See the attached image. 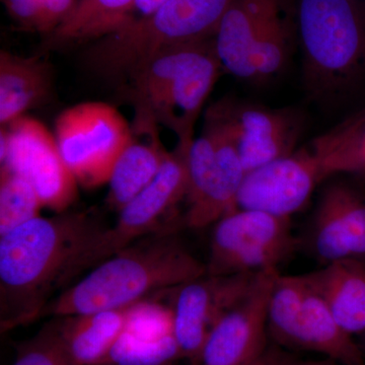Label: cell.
<instances>
[{
    "mask_svg": "<svg viewBox=\"0 0 365 365\" xmlns=\"http://www.w3.org/2000/svg\"><path fill=\"white\" fill-rule=\"evenodd\" d=\"M108 227L93 212L34 218L0 237L2 332L42 317L53 294L97 265Z\"/></svg>",
    "mask_w": 365,
    "mask_h": 365,
    "instance_id": "6da1fadb",
    "label": "cell"
},
{
    "mask_svg": "<svg viewBox=\"0 0 365 365\" xmlns=\"http://www.w3.org/2000/svg\"><path fill=\"white\" fill-rule=\"evenodd\" d=\"M206 274L173 230L130 245L98 264L45 307L42 317L79 316L126 309L153 292L174 289Z\"/></svg>",
    "mask_w": 365,
    "mask_h": 365,
    "instance_id": "7a4b0ae2",
    "label": "cell"
},
{
    "mask_svg": "<svg viewBox=\"0 0 365 365\" xmlns=\"http://www.w3.org/2000/svg\"><path fill=\"white\" fill-rule=\"evenodd\" d=\"M359 0H299L304 85L312 100L338 102L365 74V16Z\"/></svg>",
    "mask_w": 365,
    "mask_h": 365,
    "instance_id": "3957f363",
    "label": "cell"
},
{
    "mask_svg": "<svg viewBox=\"0 0 365 365\" xmlns=\"http://www.w3.org/2000/svg\"><path fill=\"white\" fill-rule=\"evenodd\" d=\"M234 0H168L146 18L86 45L85 63L113 81H126L163 50L215 38Z\"/></svg>",
    "mask_w": 365,
    "mask_h": 365,
    "instance_id": "277c9868",
    "label": "cell"
},
{
    "mask_svg": "<svg viewBox=\"0 0 365 365\" xmlns=\"http://www.w3.org/2000/svg\"><path fill=\"white\" fill-rule=\"evenodd\" d=\"M60 153L79 185L97 188L109 182L115 165L133 139L116 108L103 102L81 103L55 121Z\"/></svg>",
    "mask_w": 365,
    "mask_h": 365,
    "instance_id": "5b68a950",
    "label": "cell"
},
{
    "mask_svg": "<svg viewBox=\"0 0 365 365\" xmlns=\"http://www.w3.org/2000/svg\"><path fill=\"white\" fill-rule=\"evenodd\" d=\"M297 246L289 217L237 209L215 223L206 274L232 275L277 269Z\"/></svg>",
    "mask_w": 365,
    "mask_h": 365,
    "instance_id": "8992f818",
    "label": "cell"
},
{
    "mask_svg": "<svg viewBox=\"0 0 365 365\" xmlns=\"http://www.w3.org/2000/svg\"><path fill=\"white\" fill-rule=\"evenodd\" d=\"M188 209L185 227L215 225L237 209V197L247 172L234 141L220 127L205 122L202 136L194 139L187 155Z\"/></svg>",
    "mask_w": 365,
    "mask_h": 365,
    "instance_id": "52a82bcc",
    "label": "cell"
},
{
    "mask_svg": "<svg viewBox=\"0 0 365 365\" xmlns=\"http://www.w3.org/2000/svg\"><path fill=\"white\" fill-rule=\"evenodd\" d=\"M206 121L222 128L234 141L247 174L297 150L304 118L292 109H270L237 101L211 107Z\"/></svg>",
    "mask_w": 365,
    "mask_h": 365,
    "instance_id": "ba28073f",
    "label": "cell"
},
{
    "mask_svg": "<svg viewBox=\"0 0 365 365\" xmlns=\"http://www.w3.org/2000/svg\"><path fill=\"white\" fill-rule=\"evenodd\" d=\"M7 132L9 146L1 167L30 182L43 207L66 212L76 200L78 182L64 162L54 134L28 116L9 124Z\"/></svg>",
    "mask_w": 365,
    "mask_h": 365,
    "instance_id": "9c48e42d",
    "label": "cell"
},
{
    "mask_svg": "<svg viewBox=\"0 0 365 365\" xmlns=\"http://www.w3.org/2000/svg\"><path fill=\"white\" fill-rule=\"evenodd\" d=\"M278 269L258 274L251 288L209 331L195 365H248L268 349V307Z\"/></svg>",
    "mask_w": 365,
    "mask_h": 365,
    "instance_id": "30bf717a",
    "label": "cell"
},
{
    "mask_svg": "<svg viewBox=\"0 0 365 365\" xmlns=\"http://www.w3.org/2000/svg\"><path fill=\"white\" fill-rule=\"evenodd\" d=\"M190 146L178 144L176 150L168 153L155 180L120 211L116 225L107 228L98 244V264L144 235L158 232L162 220L187 199Z\"/></svg>",
    "mask_w": 365,
    "mask_h": 365,
    "instance_id": "8fae6325",
    "label": "cell"
},
{
    "mask_svg": "<svg viewBox=\"0 0 365 365\" xmlns=\"http://www.w3.org/2000/svg\"><path fill=\"white\" fill-rule=\"evenodd\" d=\"M258 274H205L176 288V297L170 309L174 319V336L182 357H188L196 364L210 329L248 292Z\"/></svg>",
    "mask_w": 365,
    "mask_h": 365,
    "instance_id": "7c38bea8",
    "label": "cell"
},
{
    "mask_svg": "<svg viewBox=\"0 0 365 365\" xmlns=\"http://www.w3.org/2000/svg\"><path fill=\"white\" fill-rule=\"evenodd\" d=\"M325 180L316 158L304 146L248 173L237 197V209L290 218L304 207Z\"/></svg>",
    "mask_w": 365,
    "mask_h": 365,
    "instance_id": "4fadbf2b",
    "label": "cell"
},
{
    "mask_svg": "<svg viewBox=\"0 0 365 365\" xmlns=\"http://www.w3.org/2000/svg\"><path fill=\"white\" fill-rule=\"evenodd\" d=\"M309 251L327 265L356 259L365 262V193L355 185H327L307 234Z\"/></svg>",
    "mask_w": 365,
    "mask_h": 365,
    "instance_id": "5bb4252c",
    "label": "cell"
},
{
    "mask_svg": "<svg viewBox=\"0 0 365 365\" xmlns=\"http://www.w3.org/2000/svg\"><path fill=\"white\" fill-rule=\"evenodd\" d=\"M222 69L215 40L201 42L153 114L155 124H162L174 132L179 144L191 145L197 119Z\"/></svg>",
    "mask_w": 365,
    "mask_h": 365,
    "instance_id": "9a60e30c",
    "label": "cell"
},
{
    "mask_svg": "<svg viewBox=\"0 0 365 365\" xmlns=\"http://www.w3.org/2000/svg\"><path fill=\"white\" fill-rule=\"evenodd\" d=\"M304 279L302 307L294 324L280 342L292 349L319 353L342 365H365L361 348L334 318L325 300Z\"/></svg>",
    "mask_w": 365,
    "mask_h": 365,
    "instance_id": "2e32d148",
    "label": "cell"
},
{
    "mask_svg": "<svg viewBox=\"0 0 365 365\" xmlns=\"http://www.w3.org/2000/svg\"><path fill=\"white\" fill-rule=\"evenodd\" d=\"M281 7L280 0H234L225 14L213 40L222 68L253 81L252 52L264 26Z\"/></svg>",
    "mask_w": 365,
    "mask_h": 365,
    "instance_id": "e0dca14e",
    "label": "cell"
},
{
    "mask_svg": "<svg viewBox=\"0 0 365 365\" xmlns=\"http://www.w3.org/2000/svg\"><path fill=\"white\" fill-rule=\"evenodd\" d=\"M325 300L334 318L349 334H365V262H332L304 274Z\"/></svg>",
    "mask_w": 365,
    "mask_h": 365,
    "instance_id": "ac0fdd59",
    "label": "cell"
},
{
    "mask_svg": "<svg viewBox=\"0 0 365 365\" xmlns=\"http://www.w3.org/2000/svg\"><path fill=\"white\" fill-rule=\"evenodd\" d=\"M51 67L39 56L0 52V123L9 126L49 97Z\"/></svg>",
    "mask_w": 365,
    "mask_h": 365,
    "instance_id": "d6986e66",
    "label": "cell"
},
{
    "mask_svg": "<svg viewBox=\"0 0 365 365\" xmlns=\"http://www.w3.org/2000/svg\"><path fill=\"white\" fill-rule=\"evenodd\" d=\"M127 309L66 317L60 334L71 365H103L126 326Z\"/></svg>",
    "mask_w": 365,
    "mask_h": 365,
    "instance_id": "ffe728a7",
    "label": "cell"
},
{
    "mask_svg": "<svg viewBox=\"0 0 365 365\" xmlns=\"http://www.w3.org/2000/svg\"><path fill=\"white\" fill-rule=\"evenodd\" d=\"M134 0H76L71 14L46 36L44 49L91 44L121 28Z\"/></svg>",
    "mask_w": 365,
    "mask_h": 365,
    "instance_id": "44dd1931",
    "label": "cell"
},
{
    "mask_svg": "<svg viewBox=\"0 0 365 365\" xmlns=\"http://www.w3.org/2000/svg\"><path fill=\"white\" fill-rule=\"evenodd\" d=\"M307 148L326 180L341 174L365 178V110L317 137Z\"/></svg>",
    "mask_w": 365,
    "mask_h": 365,
    "instance_id": "7402d4cb",
    "label": "cell"
},
{
    "mask_svg": "<svg viewBox=\"0 0 365 365\" xmlns=\"http://www.w3.org/2000/svg\"><path fill=\"white\" fill-rule=\"evenodd\" d=\"M168 153L155 136L150 143H140L133 136L110 178V206L120 212L133 200L157 177Z\"/></svg>",
    "mask_w": 365,
    "mask_h": 365,
    "instance_id": "603a6c76",
    "label": "cell"
},
{
    "mask_svg": "<svg viewBox=\"0 0 365 365\" xmlns=\"http://www.w3.org/2000/svg\"><path fill=\"white\" fill-rule=\"evenodd\" d=\"M43 208L30 182L6 167L0 170V237L38 217Z\"/></svg>",
    "mask_w": 365,
    "mask_h": 365,
    "instance_id": "cb8c5ba5",
    "label": "cell"
},
{
    "mask_svg": "<svg viewBox=\"0 0 365 365\" xmlns=\"http://www.w3.org/2000/svg\"><path fill=\"white\" fill-rule=\"evenodd\" d=\"M289 29L281 7L272 14L261 31L252 52L253 81L275 76L284 66L289 53Z\"/></svg>",
    "mask_w": 365,
    "mask_h": 365,
    "instance_id": "d4e9b609",
    "label": "cell"
},
{
    "mask_svg": "<svg viewBox=\"0 0 365 365\" xmlns=\"http://www.w3.org/2000/svg\"><path fill=\"white\" fill-rule=\"evenodd\" d=\"M182 357L174 335L148 340L123 331L103 365H165Z\"/></svg>",
    "mask_w": 365,
    "mask_h": 365,
    "instance_id": "484cf974",
    "label": "cell"
},
{
    "mask_svg": "<svg viewBox=\"0 0 365 365\" xmlns=\"http://www.w3.org/2000/svg\"><path fill=\"white\" fill-rule=\"evenodd\" d=\"M23 30L48 36L71 14L76 0H2Z\"/></svg>",
    "mask_w": 365,
    "mask_h": 365,
    "instance_id": "4316f807",
    "label": "cell"
},
{
    "mask_svg": "<svg viewBox=\"0 0 365 365\" xmlns=\"http://www.w3.org/2000/svg\"><path fill=\"white\" fill-rule=\"evenodd\" d=\"M124 331L148 340L163 339L174 335L172 309L148 300L137 302L127 309Z\"/></svg>",
    "mask_w": 365,
    "mask_h": 365,
    "instance_id": "83f0119b",
    "label": "cell"
},
{
    "mask_svg": "<svg viewBox=\"0 0 365 365\" xmlns=\"http://www.w3.org/2000/svg\"><path fill=\"white\" fill-rule=\"evenodd\" d=\"M11 365H71L59 324L46 327L35 338L21 346Z\"/></svg>",
    "mask_w": 365,
    "mask_h": 365,
    "instance_id": "f1b7e54d",
    "label": "cell"
},
{
    "mask_svg": "<svg viewBox=\"0 0 365 365\" xmlns=\"http://www.w3.org/2000/svg\"><path fill=\"white\" fill-rule=\"evenodd\" d=\"M165 1H168V0H134L130 13H129L124 25L122 26L146 18L153 11H157L158 7L163 6Z\"/></svg>",
    "mask_w": 365,
    "mask_h": 365,
    "instance_id": "f546056e",
    "label": "cell"
},
{
    "mask_svg": "<svg viewBox=\"0 0 365 365\" xmlns=\"http://www.w3.org/2000/svg\"><path fill=\"white\" fill-rule=\"evenodd\" d=\"M294 362V359L280 349L268 348L263 356L248 365H292Z\"/></svg>",
    "mask_w": 365,
    "mask_h": 365,
    "instance_id": "4dcf8cb0",
    "label": "cell"
},
{
    "mask_svg": "<svg viewBox=\"0 0 365 365\" xmlns=\"http://www.w3.org/2000/svg\"><path fill=\"white\" fill-rule=\"evenodd\" d=\"M337 362L333 361V360L327 359L326 360H322V361H309V362H297L295 361L292 365H337Z\"/></svg>",
    "mask_w": 365,
    "mask_h": 365,
    "instance_id": "1f68e13d",
    "label": "cell"
},
{
    "mask_svg": "<svg viewBox=\"0 0 365 365\" xmlns=\"http://www.w3.org/2000/svg\"><path fill=\"white\" fill-rule=\"evenodd\" d=\"M364 337H365V334H364ZM362 351H364V356H365V340H364V350H362Z\"/></svg>",
    "mask_w": 365,
    "mask_h": 365,
    "instance_id": "d6a6232c",
    "label": "cell"
},
{
    "mask_svg": "<svg viewBox=\"0 0 365 365\" xmlns=\"http://www.w3.org/2000/svg\"></svg>",
    "mask_w": 365,
    "mask_h": 365,
    "instance_id": "836d02e7",
    "label": "cell"
}]
</instances>
